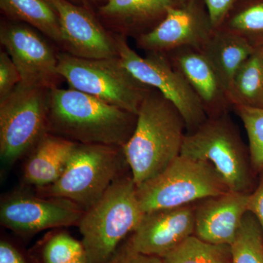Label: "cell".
<instances>
[{
	"label": "cell",
	"instance_id": "d6a6232c",
	"mask_svg": "<svg viewBox=\"0 0 263 263\" xmlns=\"http://www.w3.org/2000/svg\"><path fill=\"white\" fill-rule=\"evenodd\" d=\"M69 263H88L87 259H86V254L80 258L76 259V260L72 261Z\"/></svg>",
	"mask_w": 263,
	"mask_h": 263
},
{
	"label": "cell",
	"instance_id": "484cf974",
	"mask_svg": "<svg viewBox=\"0 0 263 263\" xmlns=\"http://www.w3.org/2000/svg\"><path fill=\"white\" fill-rule=\"evenodd\" d=\"M84 255L82 242L66 233L52 237L43 250L45 263H69Z\"/></svg>",
	"mask_w": 263,
	"mask_h": 263
},
{
	"label": "cell",
	"instance_id": "277c9868",
	"mask_svg": "<svg viewBox=\"0 0 263 263\" xmlns=\"http://www.w3.org/2000/svg\"><path fill=\"white\" fill-rule=\"evenodd\" d=\"M181 155L212 163L230 191L250 194L257 186L249 146L229 114L208 118L196 130L186 133Z\"/></svg>",
	"mask_w": 263,
	"mask_h": 263
},
{
	"label": "cell",
	"instance_id": "83f0119b",
	"mask_svg": "<svg viewBox=\"0 0 263 263\" xmlns=\"http://www.w3.org/2000/svg\"><path fill=\"white\" fill-rule=\"evenodd\" d=\"M162 259L155 256L146 255L132 248L128 242L119 247L110 260L106 263H162Z\"/></svg>",
	"mask_w": 263,
	"mask_h": 263
},
{
	"label": "cell",
	"instance_id": "52a82bcc",
	"mask_svg": "<svg viewBox=\"0 0 263 263\" xmlns=\"http://www.w3.org/2000/svg\"><path fill=\"white\" fill-rule=\"evenodd\" d=\"M229 191L212 163L181 155L160 174L137 187V196L146 213L195 203Z\"/></svg>",
	"mask_w": 263,
	"mask_h": 263
},
{
	"label": "cell",
	"instance_id": "8992f818",
	"mask_svg": "<svg viewBox=\"0 0 263 263\" xmlns=\"http://www.w3.org/2000/svg\"><path fill=\"white\" fill-rule=\"evenodd\" d=\"M58 71L69 88L138 115L149 86L137 80L119 57L90 60L57 53Z\"/></svg>",
	"mask_w": 263,
	"mask_h": 263
},
{
	"label": "cell",
	"instance_id": "ffe728a7",
	"mask_svg": "<svg viewBox=\"0 0 263 263\" xmlns=\"http://www.w3.org/2000/svg\"><path fill=\"white\" fill-rule=\"evenodd\" d=\"M0 9L8 20L28 24L65 51L60 18L49 0H0Z\"/></svg>",
	"mask_w": 263,
	"mask_h": 263
},
{
	"label": "cell",
	"instance_id": "9c48e42d",
	"mask_svg": "<svg viewBox=\"0 0 263 263\" xmlns=\"http://www.w3.org/2000/svg\"><path fill=\"white\" fill-rule=\"evenodd\" d=\"M114 34L123 65L142 84L158 90L182 116L186 133H193L208 117L198 97L182 74L164 53H148L141 57L129 46L127 37Z\"/></svg>",
	"mask_w": 263,
	"mask_h": 263
},
{
	"label": "cell",
	"instance_id": "cb8c5ba5",
	"mask_svg": "<svg viewBox=\"0 0 263 263\" xmlns=\"http://www.w3.org/2000/svg\"><path fill=\"white\" fill-rule=\"evenodd\" d=\"M230 248L232 263H263V231L252 213H246Z\"/></svg>",
	"mask_w": 263,
	"mask_h": 263
},
{
	"label": "cell",
	"instance_id": "836d02e7",
	"mask_svg": "<svg viewBox=\"0 0 263 263\" xmlns=\"http://www.w3.org/2000/svg\"><path fill=\"white\" fill-rule=\"evenodd\" d=\"M69 1L72 2L74 4L79 5H84V2L83 0H69Z\"/></svg>",
	"mask_w": 263,
	"mask_h": 263
},
{
	"label": "cell",
	"instance_id": "2e32d148",
	"mask_svg": "<svg viewBox=\"0 0 263 263\" xmlns=\"http://www.w3.org/2000/svg\"><path fill=\"white\" fill-rule=\"evenodd\" d=\"M165 54L193 88L208 118L229 114L233 108L229 92L200 50L183 47Z\"/></svg>",
	"mask_w": 263,
	"mask_h": 263
},
{
	"label": "cell",
	"instance_id": "7402d4cb",
	"mask_svg": "<svg viewBox=\"0 0 263 263\" xmlns=\"http://www.w3.org/2000/svg\"><path fill=\"white\" fill-rule=\"evenodd\" d=\"M263 47V0H238L219 28Z\"/></svg>",
	"mask_w": 263,
	"mask_h": 263
},
{
	"label": "cell",
	"instance_id": "f546056e",
	"mask_svg": "<svg viewBox=\"0 0 263 263\" xmlns=\"http://www.w3.org/2000/svg\"><path fill=\"white\" fill-rule=\"evenodd\" d=\"M248 212L255 216L263 231V169L259 173L257 186L249 196Z\"/></svg>",
	"mask_w": 263,
	"mask_h": 263
},
{
	"label": "cell",
	"instance_id": "4dcf8cb0",
	"mask_svg": "<svg viewBox=\"0 0 263 263\" xmlns=\"http://www.w3.org/2000/svg\"><path fill=\"white\" fill-rule=\"evenodd\" d=\"M0 263H26L18 251L5 240L0 243Z\"/></svg>",
	"mask_w": 263,
	"mask_h": 263
},
{
	"label": "cell",
	"instance_id": "7c38bea8",
	"mask_svg": "<svg viewBox=\"0 0 263 263\" xmlns=\"http://www.w3.org/2000/svg\"><path fill=\"white\" fill-rule=\"evenodd\" d=\"M204 0H188L170 10L153 30L137 38L136 46L146 53H167L178 48L201 49L214 32Z\"/></svg>",
	"mask_w": 263,
	"mask_h": 263
},
{
	"label": "cell",
	"instance_id": "d4e9b609",
	"mask_svg": "<svg viewBox=\"0 0 263 263\" xmlns=\"http://www.w3.org/2000/svg\"><path fill=\"white\" fill-rule=\"evenodd\" d=\"M233 109L245 125L252 167L258 176L263 169V108L237 105Z\"/></svg>",
	"mask_w": 263,
	"mask_h": 263
},
{
	"label": "cell",
	"instance_id": "6da1fadb",
	"mask_svg": "<svg viewBox=\"0 0 263 263\" xmlns=\"http://www.w3.org/2000/svg\"><path fill=\"white\" fill-rule=\"evenodd\" d=\"M138 115L82 91L50 90L48 133L83 144L123 148L131 138Z\"/></svg>",
	"mask_w": 263,
	"mask_h": 263
},
{
	"label": "cell",
	"instance_id": "9a60e30c",
	"mask_svg": "<svg viewBox=\"0 0 263 263\" xmlns=\"http://www.w3.org/2000/svg\"><path fill=\"white\" fill-rule=\"evenodd\" d=\"M250 194L229 191L195 202L194 235L214 245H231L248 212Z\"/></svg>",
	"mask_w": 263,
	"mask_h": 263
},
{
	"label": "cell",
	"instance_id": "3957f363",
	"mask_svg": "<svg viewBox=\"0 0 263 263\" xmlns=\"http://www.w3.org/2000/svg\"><path fill=\"white\" fill-rule=\"evenodd\" d=\"M132 176L123 174L85 210L79 226L88 263H106L143 218Z\"/></svg>",
	"mask_w": 263,
	"mask_h": 263
},
{
	"label": "cell",
	"instance_id": "ba28073f",
	"mask_svg": "<svg viewBox=\"0 0 263 263\" xmlns=\"http://www.w3.org/2000/svg\"><path fill=\"white\" fill-rule=\"evenodd\" d=\"M51 89L19 84L0 100V158L10 167L48 133Z\"/></svg>",
	"mask_w": 263,
	"mask_h": 263
},
{
	"label": "cell",
	"instance_id": "5bb4252c",
	"mask_svg": "<svg viewBox=\"0 0 263 263\" xmlns=\"http://www.w3.org/2000/svg\"><path fill=\"white\" fill-rule=\"evenodd\" d=\"M195 203L144 213L128 243L140 253L163 258L195 233Z\"/></svg>",
	"mask_w": 263,
	"mask_h": 263
},
{
	"label": "cell",
	"instance_id": "e0dca14e",
	"mask_svg": "<svg viewBox=\"0 0 263 263\" xmlns=\"http://www.w3.org/2000/svg\"><path fill=\"white\" fill-rule=\"evenodd\" d=\"M188 0H110L96 10L97 16L110 32L136 40L151 32L170 10Z\"/></svg>",
	"mask_w": 263,
	"mask_h": 263
},
{
	"label": "cell",
	"instance_id": "8fae6325",
	"mask_svg": "<svg viewBox=\"0 0 263 263\" xmlns=\"http://www.w3.org/2000/svg\"><path fill=\"white\" fill-rule=\"evenodd\" d=\"M85 210L62 197L15 193L2 200L0 221L8 229L29 235L52 228L78 226Z\"/></svg>",
	"mask_w": 263,
	"mask_h": 263
},
{
	"label": "cell",
	"instance_id": "e575fe53",
	"mask_svg": "<svg viewBox=\"0 0 263 263\" xmlns=\"http://www.w3.org/2000/svg\"><path fill=\"white\" fill-rule=\"evenodd\" d=\"M262 50H263V47H262Z\"/></svg>",
	"mask_w": 263,
	"mask_h": 263
},
{
	"label": "cell",
	"instance_id": "1f68e13d",
	"mask_svg": "<svg viewBox=\"0 0 263 263\" xmlns=\"http://www.w3.org/2000/svg\"><path fill=\"white\" fill-rule=\"evenodd\" d=\"M110 0H83L85 7L95 11L100 7L108 3Z\"/></svg>",
	"mask_w": 263,
	"mask_h": 263
},
{
	"label": "cell",
	"instance_id": "44dd1931",
	"mask_svg": "<svg viewBox=\"0 0 263 263\" xmlns=\"http://www.w3.org/2000/svg\"><path fill=\"white\" fill-rule=\"evenodd\" d=\"M230 98L233 107L263 108L262 47L256 48L235 72Z\"/></svg>",
	"mask_w": 263,
	"mask_h": 263
},
{
	"label": "cell",
	"instance_id": "f1b7e54d",
	"mask_svg": "<svg viewBox=\"0 0 263 263\" xmlns=\"http://www.w3.org/2000/svg\"><path fill=\"white\" fill-rule=\"evenodd\" d=\"M214 29L221 27L238 0H204Z\"/></svg>",
	"mask_w": 263,
	"mask_h": 263
},
{
	"label": "cell",
	"instance_id": "ac0fdd59",
	"mask_svg": "<svg viewBox=\"0 0 263 263\" xmlns=\"http://www.w3.org/2000/svg\"><path fill=\"white\" fill-rule=\"evenodd\" d=\"M76 143L46 133L29 153L24 165V183L39 189L56 182L63 173Z\"/></svg>",
	"mask_w": 263,
	"mask_h": 263
},
{
	"label": "cell",
	"instance_id": "7a4b0ae2",
	"mask_svg": "<svg viewBox=\"0 0 263 263\" xmlns=\"http://www.w3.org/2000/svg\"><path fill=\"white\" fill-rule=\"evenodd\" d=\"M186 133L179 110L152 88L138 111L135 130L122 148L137 187L160 174L181 155Z\"/></svg>",
	"mask_w": 263,
	"mask_h": 263
},
{
	"label": "cell",
	"instance_id": "603a6c76",
	"mask_svg": "<svg viewBox=\"0 0 263 263\" xmlns=\"http://www.w3.org/2000/svg\"><path fill=\"white\" fill-rule=\"evenodd\" d=\"M162 263H232L230 246L214 245L191 235L162 258Z\"/></svg>",
	"mask_w": 263,
	"mask_h": 263
},
{
	"label": "cell",
	"instance_id": "5b68a950",
	"mask_svg": "<svg viewBox=\"0 0 263 263\" xmlns=\"http://www.w3.org/2000/svg\"><path fill=\"white\" fill-rule=\"evenodd\" d=\"M126 164L121 147L76 143L61 176L39 188L40 195L67 199L86 210L122 176Z\"/></svg>",
	"mask_w": 263,
	"mask_h": 263
},
{
	"label": "cell",
	"instance_id": "4316f807",
	"mask_svg": "<svg viewBox=\"0 0 263 263\" xmlns=\"http://www.w3.org/2000/svg\"><path fill=\"white\" fill-rule=\"evenodd\" d=\"M21 76L8 52H0V100L8 96L21 82Z\"/></svg>",
	"mask_w": 263,
	"mask_h": 263
},
{
	"label": "cell",
	"instance_id": "30bf717a",
	"mask_svg": "<svg viewBox=\"0 0 263 263\" xmlns=\"http://www.w3.org/2000/svg\"><path fill=\"white\" fill-rule=\"evenodd\" d=\"M46 37L28 24L2 21L0 43L18 68L20 84L52 89L64 81L58 71V52Z\"/></svg>",
	"mask_w": 263,
	"mask_h": 263
},
{
	"label": "cell",
	"instance_id": "4fadbf2b",
	"mask_svg": "<svg viewBox=\"0 0 263 263\" xmlns=\"http://www.w3.org/2000/svg\"><path fill=\"white\" fill-rule=\"evenodd\" d=\"M60 18L65 38V52L90 60L119 57L113 33L105 28L96 13L69 0H49Z\"/></svg>",
	"mask_w": 263,
	"mask_h": 263
},
{
	"label": "cell",
	"instance_id": "d6986e66",
	"mask_svg": "<svg viewBox=\"0 0 263 263\" xmlns=\"http://www.w3.org/2000/svg\"><path fill=\"white\" fill-rule=\"evenodd\" d=\"M255 50L239 36L216 29L200 51L215 69L230 96L235 72Z\"/></svg>",
	"mask_w": 263,
	"mask_h": 263
}]
</instances>
